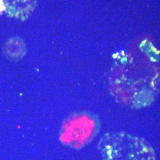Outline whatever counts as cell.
Returning <instances> with one entry per match:
<instances>
[{
	"mask_svg": "<svg viewBox=\"0 0 160 160\" xmlns=\"http://www.w3.org/2000/svg\"><path fill=\"white\" fill-rule=\"evenodd\" d=\"M101 144L106 160H155L154 151L148 143L128 133L106 135Z\"/></svg>",
	"mask_w": 160,
	"mask_h": 160,
	"instance_id": "obj_1",
	"label": "cell"
}]
</instances>
